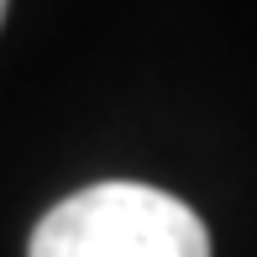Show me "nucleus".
<instances>
[{
  "label": "nucleus",
  "mask_w": 257,
  "mask_h": 257,
  "mask_svg": "<svg viewBox=\"0 0 257 257\" xmlns=\"http://www.w3.org/2000/svg\"><path fill=\"white\" fill-rule=\"evenodd\" d=\"M32 257H210V231L163 189L95 184L37 220Z\"/></svg>",
  "instance_id": "nucleus-1"
},
{
  "label": "nucleus",
  "mask_w": 257,
  "mask_h": 257,
  "mask_svg": "<svg viewBox=\"0 0 257 257\" xmlns=\"http://www.w3.org/2000/svg\"><path fill=\"white\" fill-rule=\"evenodd\" d=\"M6 6H11V0H0V21H6Z\"/></svg>",
  "instance_id": "nucleus-2"
}]
</instances>
